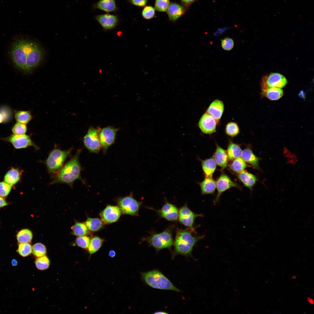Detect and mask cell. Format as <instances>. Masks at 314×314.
Instances as JSON below:
<instances>
[{
	"label": "cell",
	"mask_w": 314,
	"mask_h": 314,
	"mask_svg": "<svg viewBox=\"0 0 314 314\" xmlns=\"http://www.w3.org/2000/svg\"><path fill=\"white\" fill-rule=\"evenodd\" d=\"M186 10L181 4L172 2L166 12L170 20L175 22L185 14Z\"/></svg>",
	"instance_id": "cell-18"
},
{
	"label": "cell",
	"mask_w": 314,
	"mask_h": 314,
	"mask_svg": "<svg viewBox=\"0 0 314 314\" xmlns=\"http://www.w3.org/2000/svg\"><path fill=\"white\" fill-rule=\"evenodd\" d=\"M133 5L140 7H144L146 6L148 0H129Z\"/></svg>",
	"instance_id": "cell-47"
},
{
	"label": "cell",
	"mask_w": 314,
	"mask_h": 314,
	"mask_svg": "<svg viewBox=\"0 0 314 314\" xmlns=\"http://www.w3.org/2000/svg\"><path fill=\"white\" fill-rule=\"evenodd\" d=\"M170 3V0H155L154 8L159 12H165Z\"/></svg>",
	"instance_id": "cell-41"
},
{
	"label": "cell",
	"mask_w": 314,
	"mask_h": 314,
	"mask_svg": "<svg viewBox=\"0 0 314 314\" xmlns=\"http://www.w3.org/2000/svg\"><path fill=\"white\" fill-rule=\"evenodd\" d=\"M232 161L229 165V168L235 172L239 173L244 170L247 167L245 162L240 157Z\"/></svg>",
	"instance_id": "cell-35"
},
{
	"label": "cell",
	"mask_w": 314,
	"mask_h": 314,
	"mask_svg": "<svg viewBox=\"0 0 314 314\" xmlns=\"http://www.w3.org/2000/svg\"><path fill=\"white\" fill-rule=\"evenodd\" d=\"M90 241V237L85 235L78 236L76 240V245L78 247L84 249H88Z\"/></svg>",
	"instance_id": "cell-44"
},
{
	"label": "cell",
	"mask_w": 314,
	"mask_h": 314,
	"mask_svg": "<svg viewBox=\"0 0 314 314\" xmlns=\"http://www.w3.org/2000/svg\"><path fill=\"white\" fill-rule=\"evenodd\" d=\"M3 117L1 114L0 113V124L3 122Z\"/></svg>",
	"instance_id": "cell-54"
},
{
	"label": "cell",
	"mask_w": 314,
	"mask_h": 314,
	"mask_svg": "<svg viewBox=\"0 0 314 314\" xmlns=\"http://www.w3.org/2000/svg\"><path fill=\"white\" fill-rule=\"evenodd\" d=\"M35 264L38 269L44 270L49 268L50 262L49 258L45 255L38 257L35 261Z\"/></svg>",
	"instance_id": "cell-37"
},
{
	"label": "cell",
	"mask_w": 314,
	"mask_h": 314,
	"mask_svg": "<svg viewBox=\"0 0 314 314\" xmlns=\"http://www.w3.org/2000/svg\"><path fill=\"white\" fill-rule=\"evenodd\" d=\"M14 118L17 122L26 124L32 119V116L30 111L24 110L14 111Z\"/></svg>",
	"instance_id": "cell-30"
},
{
	"label": "cell",
	"mask_w": 314,
	"mask_h": 314,
	"mask_svg": "<svg viewBox=\"0 0 314 314\" xmlns=\"http://www.w3.org/2000/svg\"><path fill=\"white\" fill-rule=\"evenodd\" d=\"M174 226L171 225L163 231L159 233H153L144 238L143 240L146 242L149 247H154L157 252L164 249H171L173 245L172 231Z\"/></svg>",
	"instance_id": "cell-5"
},
{
	"label": "cell",
	"mask_w": 314,
	"mask_h": 314,
	"mask_svg": "<svg viewBox=\"0 0 314 314\" xmlns=\"http://www.w3.org/2000/svg\"><path fill=\"white\" fill-rule=\"evenodd\" d=\"M266 97L271 100H276L280 99L283 96V92L281 88L271 87L268 88L264 92Z\"/></svg>",
	"instance_id": "cell-31"
},
{
	"label": "cell",
	"mask_w": 314,
	"mask_h": 314,
	"mask_svg": "<svg viewBox=\"0 0 314 314\" xmlns=\"http://www.w3.org/2000/svg\"><path fill=\"white\" fill-rule=\"evenodd\" d=\"M203 170L205 176L212 177L215 171L217 164L213 158H210L201 161Z\"/></svg>",
	"instance_id": "cell-24"
},
{
	"label": "cell",
	"mask_w": 314,
	"mask_h": 314,
	"mask_svg": "<svg viewBox=\"0 0 314 314\" xmlns=\"http://www.w3.org/2000/svg\"><path fill=\"white\" fill-rule=\"evenodd\" d=\"M104 241V240L99 237H93L90 240L88 248L89 254L91 255L97 251L102 246Z\"/></svg>",
	"instance_id": "cell-33"
},
{
	"label": "cell",
	"mask_w": 314,
	"mask_h": 314,
	"mask_svg": "<svg viewBox=\"0 0 314 314\" xmlns=\"http://www.w3.org/2000/svg\"><path fill=\"white\" fill-rule=\"evenodd\" d=\"M32 40L25 38H18L11 44L10 55L14 66L25 72L27 57Z\"/></svg>",
	"instance_id": "cell-3"
},
{
	"label": "cell",
	"mask_w": 314,
	"mask_h": 314,
	"mask_svg": "<svg viewBox=\"0 0 314 314\" xmlns=\"http://www.w3.org/2000/svg\"><path fill=\"white\" fill-rule=\"evenodd\" d=\"M12 264L13 266H16L17 264V261L15 259H13L11 261Z\"/></svg>",
	"instance_id": "cell-51"
},
{
	"label": "cell",
	"mask_w": 314,
	"mask_h": 314,
	"mask_svg": "<svg viewBox=\"0 0 314 314\" xmlns=\"http://www.w3.org/2000/svg\"><path fill=\"white\" fill-rule=\"evenodd\" d=\"M216 120L211 115L206 112L201 116L198 123L201 131L206 134H211L216 131Z\"/></svg>",
	"instance_id": "cell-17"
},
{
	"label": "cell",
	"mask_w": 314,
	"mask_h": 314,
	"mask_svg": "<svg viewBox=\"0 0 314 314\" xmlns=\"http://www.w3.org/2000/svg\"><path fill=\"white\" fill-rule=\"evenodd\" d=\"M241 156L245 162L256 169H259L258 159L250 149L247 148L242 151Z\"/></svg>",
	"instance_id": "cell-25"
},
{
	"label": "cell",
	"mask_w": 314,
	"mask_h": 314,
	"mask_svg": "<svg viewBox=\"0 0 314 314\" xmlns=\"http://www.w3.org/2000/svg\"><path fill=\"white\" fill-rule=\"evenodd\" d=\"M234 42L233 40L229 38H226L222 40L221 46L223 49L226 51H230L233 47Z\"/></svg>",
	"instance_id": "cell-46"
},
{
	"label": "cell",
	"mask_w": 314,
	"mask_h": 314,
	"mask_svg": "<svg viewBox=\"0 0 314 314\" xmlns=\"http://www.w3.org/2000/svg\"><path fill=\"white\" fill-rule=\"evenodd\" d=\"M3 140L11 143L16 149L25 148L34 146L30 137L27 135L12 134Z\"/></svg>",
	"instance_id": "cell-16"
},
{
	"label": "cell",
	"mask_w": 314,
	"mask_h": 314,
	"mask_svg": "<svg viewBox=\"0 0 314 314\" xmlns=\"http://www.w3.org/2000/svg\"><path fill=\"white\" fill-rule=\"evenodd\" d=\"M154 313L155 314H167L168 313H167L165 312L164 311H158V312H156L155 313Z\"/></svg>",
	"instance_id": "cell-52"
},
{
	"label": "cell",
	"mask_w": 314,
	"mask_h": 314,
	"mask_svg": "<svg viewBox=\"0 0 314 314\" xmlns=\"http://www.w3.org/2000/svg\"><path fill=\"white\" fill-rule=\"evenodd\" d=\"M8 204V203L6 200L3 197L0 196V208L5 206Z\"/></svg>",
	"instance_id": "cell-49"
},
{
	"label": "cell",
	"mask_w": 314,
	"mask_h": 314,
	"mask_svg": "<svg viewBox=\"0 0 314 314\" xmlns=\"http://www.w3.org/2000/svg\"><path fill=\"white\" fill-rule=\"evenodd\" d=\"M27 131L26 124L17 122L12 127V131L13 134L16 135L25 134Z\"/></svg>",
	"instance_id": "cell-43"
},
{
	"label": "cell",
	"mask_w": 314,
	"mask_h": 314,
	"mask_svg": "<svg viewBox=\"0 0 314 314\" xmlns=\"http://www.w3.org/2000/svg\"><path fill=\"white\" fill-rule=\"evenodd\" d=\"M238 177L244 185L250 189L257 181L254 175L244 170L238 173Z\"/></svg>",
	"instance_id": "cell-23"
},
{
	"label": "cell",
	"mask_w": 314,
	"mask_h": 314,
	"mask_svg": "<svg viewBox=\"0 0 314 314\" xmlns=\"http://www.w3.org/2000/svg\"><path fill=\"white\" fill-rule=\"evenodd\" d=\"M96 19L102 27L105 29H109L114 27L118 22V19L116 16L109 14L97 15Z\"/></svg>",
	"instance_id": "cell-20"
},
{
	"label": "cell",
	"mask_w": 314,
	"mask_h": 314,
	"mask_svg": "<svg viewBox=\"0 0 314 314\" xmlns=\"http://www.w3.org/2000/svg\"><path fill=\"white\" fill-rule=\"evenodd\" d=\"M12 186L5 181L0 182V196L7 197L11 190Z\"/></svg>",
	"instance_id": "cell-45"
},
{
	"label": "cell",
	"mask_w": 314,
	"mask_h": 314,
	"mask_svg": "<svg viewBox=\"0 0 314 314\" xmlns=\"http://www.w3.org/2000/svg\"><path fill=\"white\" fill-rule=\"evenodd\" d=\"M72 233L74 235L80 236L88 234L89 231L85 224L77 222L72 227Z\"/></svg>",
	"instance_id": "cell-34"
},
{
	"label": "cell",
	"mask_w": 314,
	"mask_h": 314,
	"mask_svg": "<svg viewBox=\"0 0 314 314\" xmlns=\"http://www.w3.org/2000/svg\"><path fill=\"white\" fill-rule=\"evenodd\" d=\"M225 131L227 135L233 137L236 136L239 133V129L236 123L231 122L226 125Z\"/></svg>",
	"instance_id": "cell-36"
},
{
	"label": "cell",
	"mask_w": 314,
	"mask_h": 314,
	"mask_svg": "<svg viewBox=\"0 0 314 314\" xmlns=\"http://www.w3.org/2000/svg\"><path fill=\"white\" fill-rule=\"evenodd\" d=\"M142 279L148 286L156 289L181 292L161 272L154 270L141 273Z\"/></svg>",
	"instance_id": "cell-4"
},
{
	"label": "cell",
	"mask_w": 314,
	"mask_h": 314,
	"mask_svg": "<svg viewBox=\"0 0 314 314\" xmlns=\"http://www.w3.org/2000/svg\"><path fill=\"white\" fill-rule=\"evenodd\" d=\"M32 247L29 243H19L17 251L21 256L25 257L29 255L32 252Z\"/></svg>",
	"instance_id": "cell-39"
},
{
	"label": "cell",
	"mask_w": 314,
	"mask_h": 314,
	"mask_svg": "<svg viewBox=\"0 0 314 314\" xmlns=\"http://www.w3.org/2000/svg\"><path fill=\"white\" fill-rule=\"evenodd\" d=\"M180 1L181 4L187 10L189 8L191 5L194 3L196 0H180Z\"/></svg>",
	"instance_id": "cell-48"
},
{
	"label": "cell",
	"mask_w": 314,
	"mask_h": 314,
	"mask_svg": "<svg viewBox=\"0 0 314 314\" xmlns=\"http://www.w3.org/2000/svg\"><path fill=\"white\" fill-rule=\"evenodd\" d=\"M95 7L108 12L114 11L116 9L115 0H100L96 4Z\"/></svg>",
	"instance_id": "cell-28"
},
{
	"label": "cell",
	"mask_w": 314,
	"mask_h": 314,
	"mask_svg": "<svg viewBox=\"0 0 314 314\" xmlns=\"http://www.w3.org/2000/svg\"><path fill=\"white\" fill-rule=\"evenodd\" d=\"M224 108L223 102L216 99L211 103L206 112L213 117L218 123L223 114Z\"/></svg>",
	"instance_id": "cell-19"
},
{
	"label": "cell",
	"mask_w": 314,
	"mask_h": 314,
	"mask_svg": "<svg viewBox=\"0 0 314 314\" xmlns=\"http://www.w3.org/2000/svg\"><path fill=\"white\" fill-rule=\"evenodd\" d=\"M104 223L98 218H88L85 224L88 230L92 232L98 231L103 227Z\"/></svg>",
	"instance_id": "cell-29"
},
{
	"label": "cell",
	"mask_w": 314,
	"mask_h": 314,
	"mask_svg": "<svg viewBox=\"0 0 314 314\" xmlns=\"http://www.w3.org/2000/svg\"><path fill=\"white\" fill-rule=\"evenodd\" d=\"M44 52L40 45L32 41L27 57L25 73L31 74L40 65L44 59Z\"/></svg>",
	"instance_id": "cell-6"
},
{
	"label": "cell",
	"mask_w": 314,
	"mask_h": 314,
	"mask_svg": "<svg viewBox=\"0 0 314 314\" xmlns=\"http://www.w3.org/2000/svg\"><path fill=\"white\" fill-rule=\"evenodd\" d=\"M16 238L19 243H29L32 239V233L31 230L28 229H23L20 230L17 233Z\"/></svg>",
	"instance_id": "cell-32"
},
{
	"label": "cell",
	"mask_w": 314,
	"mask_h": 314,
	"mask_svg": "<svg viewBox=\"0 0 314 314\" xmlns=\"http://www.w3.org/2000/svg\"><path fill=\"white\" fill-rule=\"evenodd\" d=\"M21 172L18 169L12 168L6 174L4 180L6 183L12 185L16 184L20 180Z\"/></svg>",
	"instance_id": "cell-26"
},
{
	"label": "cell",
	"mask_w": 314,
	"mask_h": 314,
	"mask_svg": "<svg viewBox=\"0 0 314 314\" xmlns=\"http://www.w3.org/2000/svg\"><path fill=\"white\" fill-rule=\"evenodd\" d=\"M216 187L217 193L214 199V204L218 202L220 196L222 193L231 188L234 187L240 188V186L237 183L232 181L226 175L223 174L217 179L216 182Z\"/></svg>",
	"instance_id": "cell-14"
},
{
	"label": "cell",
	"mask_w": 314,
	"mask_h": 314,
	"mask_svg": "<svg viewBox=\"0 0 314 314\" xmlns=\"http://www.w3.org/2000/svg\"><path fill=\"white\" fill-rule=\"evenodd\" d=\"M226 152L228 159L232 161L241 157L242 150L239 145L230 141Z\"/></svg>",
	"instance_id": "cell-27"
},
{
	"label": "cell",
	"mask_w": 314,
	"mask_h": 314,
	"mask_svg": "<svg viewBox=\"0 0 314 314\" xmlns=\"http://www.w3.org/2000/svg\"><path fill=\"white\" fill-rule=\"evenodd\" d=\"M287 83V81L283 76L279 73H273L263 77L261 86L263 92L269 88H283Z\"/></svg>",
	"instance_id": "cell-12"
},
{
	"label": "cell",
	"mask_w": 314,
	"mask_h": 314,
	"mask_svg": "<svg viewBox=\"0 0 314 314\" xmlns=\"http://www.w3.org/2000/svg\"><path fill=\"white\" fill-rule=\"evenodd\" d=\"M117 203L122 214L138 216L142 203L135 199L131 194L128 196L118 198L117 200Z\"/></svg>",
	"instance_id": "cell-8"
},
{
	"label": "cell",
	"mask_w": 314,
	"mask_h": 314,
	"mask_svg": "<svg viewBox=\"0 0 314 314\" xmlns=\"http://www.w3.org/2000/svg\"><path fill=\"white\" fill-rule=\"evenodd\" d=\"M213 157L216 164L222 168L227 167L228 159L227 152L218 144Z\"/></svg>",
	"instance_id": "cell-21"
},
{
	"label": "cell",
	"mask_w": 314,
	"mask_h": 314,
	"mask_svg": "<svg viewBox=\"0 0 314 314\" xmlns=\"http://www.w3.org/2000/svg\"><path fill=\"white\" fill-rule=\"evenodd\" d=\"M116 255L115 251L113 250L110 251L108 253L109 256L111 257H114Z\"/></svg>",
	"instance_id": "cell-50"
},
{
	"label": "cell",
	"mask_w": 314,
	"mask_h": 314,
	"mask_svg": "<svg viewBox=\"0 0 314 314\" xmlns=\"http://www.w3.org/2000/svg\"><path fill=\"white\" fill-rule=\"evenodd\" d=\"M100 128H90L84 137L83 143L85 147L90 152L98 154L101 148L99 138Z\"/></svg>",
	"instance_id": "cell-10"
},
{
	"label": "cell",
	"mask_w": 314,
	"mask_h": 314,
	"mask_svg": "<svg viewBox=\"0 0 314 314\" xmlns=\"http://www.w3.org/2000/svg\"><path fill=\"white\" fill-rule=\"evenodd\" d=\"M149 208L155 211L161 218L172 222H175L178 220L179 210L177 207L175 205L166 200L159 209H155L152 207H149Z\"/></svg>",
	"instance_id": "cell-13"
},
{
	"label": "cell",
	"mask_w": 314,
	"mask_h": 314,
	"mask_svg": "<svg viewBox=\"0 0 314 314\" xmlns=\"http://www.w3.org/2000/svg\"><path fill=\"white\" fill-rule=\"evenodd\" d=\"M194 233H195L188 228L176 229L173 243L174 251L172 258L178 255L186 257L192 256L194 247L198 241L204 237L203 235L195 236L193 234Z\"/></svg>",
	"instance_id": "cell-1"
},
{
	"label": "cell",
	"mask_w": 314,
	"mask_h": 314,
	"mask_svg": "<svg viewBox=\"0 0 314 314\" xmlns=\"http://www.w3.org/2000/svg\"><path fill=\"white\" fill-rule=\"evenodd\" d=\"M121 213L118 206L108 205L100 213L99 215L104 223L108 224L117 222Z\"/></svg>",
	"instance_id": "cell-15"
},
{
	"label": "cell",
	"mask_w": 314,
	"mask_h": 314,
	"mask_svg": "<svg viewBox=\"0 0 314 314\" xmlns=\"http://www.w3.org/2000/svg\"><path fill=\"white\" fill-rule=\"evenodd\" d=\"M0 113L3 117V123H7L11 120L13 113L12 109L6 105L1 106Z\"/></svg>",
	"instance_id": "cell-38"
},
{
	"label": "cell",
	"mask_w": 314,
	"mask_h": 314,
	"mask_svg": "<svg viewBox=\"0 0 314 314\" xmlns=\"http://www.w3.org/2000/svg\"><path fill=\"white\" fill-rule=\"evenodd\" d=\"M70 151L71 149L62 150L58 149L52 151L45 162L49 171L53 172L60 169Z\"/></svg>",
	"instance_id": "cell-7"
},
{
	"label": "cell",
	"mask_w": 314,
	"mask_h": 314,
	"mask_svg": "<svg viewBox=\"0 0 314 314\" xmlns=\"http://www.w3.org/2000/svg\"><path fill=\"white\" fill-rule=\"evenodd\" d=\"M307 299L309 302L312 304H313V300L312 299H311L310 297H308L307 298Z\"/></svg>",
	"instance_id": "cell-53"
},
{
	"label": "cell",
	"mask_w": 314,
	"mask_h": 314,
	"mask_svg": "<svg viewBox=\"0 0 314 314\" xmlns=\"http://www.w3.org/2000/svg\"><path fill=\"white\" fill-rule=\"evenodd\" d=\"M155 10L154 7L152 6H145L142 11V16L146 19H151L155 16Z\"/></svg>",
	"instance_id": "cell-42"
},
{
	"label": "cell",
	"mask_w": 314,
	"mask_h": 314,
	"mask_svg": "<svg viewBox=\"0 0 314 314\" xmlns=\"http://www.w3.org/2000/svg\"><path fill=\"white\" fill-rule=\"evenodd\" d=\"M202 195L212 194L215 191L216 183L212 177H206L199 183Z\"/></svg>",
	"instance_id": "cell-22"
},
{
	"label": "cell",
	"mask_w": 314,
	"mask_h": 314,
	"mask_svg": "<svg viewBox=\"0 0 314 314\" xmlns=\"http://www.w3.org/2000/svg\"><path fill=\"white\" fill-rule=\"evenodd\" d=\"M118 129L108 126L101 129L99 133L100 141L103 152L106 153L108 148L115 142Z\"/></svg>",
	"instance_id": "cell-11"
},
{
	"label": "cell",
	"mask_w": 314,
	"mask_h": 314,
	"mask_svg": "<svg viewBox=\"0 0 314 314\" xmlns=\"http://www.w3.org/2000/svg\"><path fill=\"white\" fill-rule=\"evenodd\" d=\"M203 216L201 214L193 212L188 208L186 203L179 210L178 220L179 222L195 233H197L194 226L195 219L197 217Z\"/></svg>",
	"instance_id": "cell-9"
},
{
	"label": "cell",
	"mask_w": 314,
	"mask_h": 314,
	"mask_svg": "<svg viewBox=\"0 0 314 314\" xmlns=\"http://www.w3.org/2000/svg\"><path fill=\"white\" fill-rule=\"evenodd\" d=\"M32 252L34 256L39 257L45 256L47 252L45 246L41 243H37L32 247Z\"/></svg>",
	"instance_id": "cell-40"
},
{
	"label": "cell",
	"mask_w": 314,
	"mask_h": 314,
	"mask_svg": "<svg viewBox=\"0 0 314 314\" xmlns=\"http://www.w3.org/2000/svg\"><path fill=\"white\" fill-rule=\"evenodd\" d=\"M79 150L76 154L61 169L52 184L62 183L71 186L76 179L83 181L81 176V167L79 160L81 152Z\"/></svg>",
	"instance_id": "cell-2"
}]
</instances>
